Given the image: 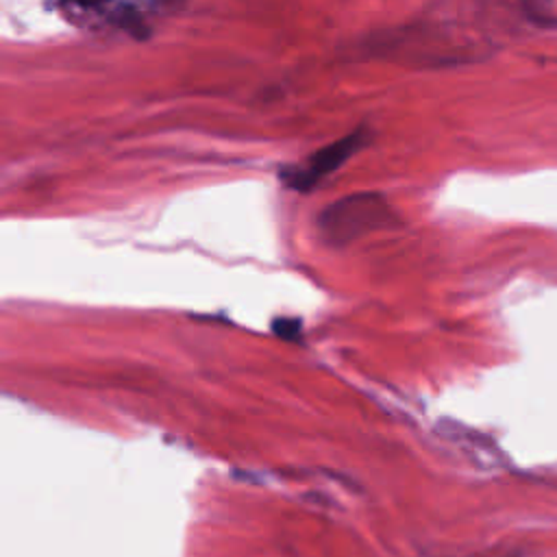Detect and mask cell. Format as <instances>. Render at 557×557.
Masks as SVG:
<instances>
[{"label": "cell", "instance_id": "cell-1", "mask_svg": "<svg viewBox=\"0 0 557 557\" xmlns=\"http://www.w3.org/2000/svg\"><path fill=\"white\" fill-rule=\"evenodd\" d=\"M385 220V202L372 194L342 198L337 205L326 207L320 215V228L329 239L348 242L361 233L381 226Z\"/></svg>", "mask_w": 557, "mask_h": 557}, {"label": "cell", "instance_id": "cell-2", "mask_svg": "<svg viewBox=\"0 0 557 557\" xmlns=\"http://www.w3.org/2000/svg\"><path fill=\"white\" fill-rule=\"evenodd\" d=\"M363 141H366L363 131H355L350 135H344L342 139H337V141L324 146L322 150L313 152L302 165H296L292 170H283L281 176L289 187H294L298 191H309L326 174H331L344 161H348L363 146Z\"/></svg>", "mask_w": 557, "mask_h": 557}, {"label": "cell", "instance_id": "cell-3", "mask_svg": "<svg viewBox=\"0 0 557 557\" xmlns=\"http://www.w3.org/2000/svg\"><path fill=\"white\" fill-rule=\"evenodd\" d=\"M274 333H278L283 339H296L300 335V320H294V318H278L274 320L272 324Z\"/></svg>", "mask_w": 557, "mask_h": 557}, {"label": "cell", "instance_id": "cell-4", "mask_svg": "<svg viewBox=\"0 0 557 557\" xmlns=\"http://www.w3.org/2000/svg\"><path fill=\"white\" fill-rule=\"evenodd\" d=\"M74 2L81 4V7H98V4H102L107 0H74Z\"/></svg>", "mask_w": 557, "mask_h": 557}]
</instances>
